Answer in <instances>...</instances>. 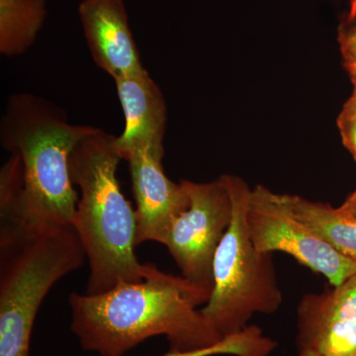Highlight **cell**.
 <instances>
[{
    "label": "cell",
    "instance_id": "30bf717a",
    "mask_svg": "<svg viewBox=\"0 0 356 356\" xmlns=\"http://www.w3.org/2000/svg\"><path fill=\"white\" fill-rule=\"evenodd\" d=\"M125 127L115 137L114 147L122 159L143 147H163L166 126L165 97L147 70L114 79Z\"/></svg>",
    "mask_w": 356,
    "mask_h": 356
},
{
    "label": "cell",
    "instance_id": "5b68a950",
    "mask_svg": "<svg viewBox=\"0 0 356 356\" xmlns=\"http://www.w3.org/2000/svg\"><path fill=\"white\" fill-rule=\"evenodd\" d=\"M189 206L173 222L165 247L186 280L212 290L213 262L233 219L225 175L210 182L181 180Z\"/></svg>",
    "mask_w": 356,
    "mask_h": 356
},
{
    "label": "cell",
    "instance_id": "9c48e42d",
    "mask_svg": "<svg viewBox=\"0 0 356 356\" xmlns=\"http://www.w3.org/2000/svg\"><path fill=\"white\" fill-rule=\"evenodd\" d=\"M79 16L91 58L112 79L144 72L124 0H81Z\"/></svg>",
    "mask_w": 356,
    "mask_h": 356
},
{
    "label": "cell",
    "instance_id": "ba28073f",
    "mask_svg": "<svg viewBox=\"0 0 356 356\" xmlns=\"http://www.w3.org/2000/svg\"><path fill=\"white\" fill-rule=\"evenodd\" d=\"M296 327L298 351L356 356V274L330 291L304 294Z\"/></svg>",
    "mask_w": 356,
    "mask_h": 356
},
{
    "label": "cell",
    "instance_id": "7a4b0ae2",
    "mask_svg": "<svg viewBox=\"0 0 356 356\" xmlns=\"http://www.w3.org/2000/svg\"><path fill=\"white\" fill-rule=\"evenodd\" d=\"M95 129L70 123L64 110L38 95H10L0 143L20 156L24 185L14 209L0 215V226L41 232L72 225L79 193L70 177V154Z\"/></svg>",
    "mask_w": 356,
    "mask_h": 356
},
{
    "label": "cell",
    "instance_id": "ac0fdd59",
    "mask_svg": "<svg viewBox=\"0 0 356 356\" xmlns=\"http://www.w3.org/2000/svg\"><path fill=\"white\" fill-rule=\"evenodd\" d=\"M346 23L356 24V0H353V2H351L350 15H348Z\"/></svg>",
    "mask_w": 356,
    "mask_h": 356
},
{
    "label": "cell",
    "instance_id": "4fadbf2b",
    "mask_svg": "<svg viewBox=\"0 0 356 356\" xmlns=\"http://www.w3.org/2000/svg\"><path fill=\"white\" fill-rule=\"evenodd\" d=\"M277 348V343L266 337L261 327L248 325L242 331L224 337L221 341L191 350H170L163 356H269Z\"/></svg>",
    "mask_w": 356,
    "mask_h": 356
},
{
    "label": "cell",
    "instance_id": "6da1fadb",
    "mask_svg": "<svg viewBox=\"0 0 356 356\" xmlns=\"http://www.w3.org/2000/svg\"><path fill=\"white\" fill-rule=\"evenodd\" d=\"M211 292L146 264L140 282H120L102 294L72 293L70 329L83 350L100 356H123L156 336L166 337L170 350L206 348L222 339L198 309Z\"/></svg>",
    "mask_w": 356,
    "mask_h": 356
},
{
    "label": "cell",
    "instance_id": "d6986e66",
    "mask_svg": "<svg viewBox=\"0 0 356 356\" xmlns=\"http://www.w3.org/2000/svg\"><path fill=\"white\" fill-rule=\"evenodd\" d=\"M296 356H322L318 355V353H315V351L312 350H302L299 351L298 355Z\"/></svg>",
    "mask_w": 356,
    "mask_h": 356
},
{
    "label": "cell",
    "instance_id": "2e32d148",
    "mask_svg": "<svg viewBox=\"0 0 356 356\" xmlns=\"http://www.w3.org/2000/svg\"><path fill=\"white\" fill-rule=\"evenodd\" d=\"M346 67L350 72L355 88H353V95L344 104L343 111L339 114V118L355 119L356 118V67L355 65H346Z\"/></svg>",
    "mask_w": 356,
    "mask_h": 356
},
{
    "label": "cell",
    "instance_id": "3957f363",
    "mask_svg": "<svg viewBox=\"0 0 356 356\" xmlns=\"http://www.w3.org/2000/svg\"><path fill=\"white\" fill-rule=\"evenodd\" d=\"M115 136L96 128L70 154L72 184L79 191L72 227L86 254V294H102L120 282L144 280L146 264L135 254L136 211L124 196L117 178L121 158Z\"/></svg>",
    "mask_w": 356,
    "mask_h": 356
},
{
    "label": "cell",
    "instance_id": "277c9868",
    "mask_svg": "<svg viewBox=\"0 0 356 356\" xmlns=\"http://www.w3.org/2000/svg\"><path fill=\"white\" fill-rule=\"evenodd\" d=\"M233 200V219L213 262L209 301L201 309L222 337L242 331L255 314H274L283 303L273 254L254 248L245 214L252 189L236 175H225Z\"/></svg>",
    "mask_w": 356,
    "mask_h": 356
},
{
    "label": "cell",
    "instance_id": "e0dca14e",
    "mask_svg": "<svg viewBox=\"0 0 356 356\" xmlns=\"http://www.w3.org/2000/svg\"><path fill=\"white\" fill-rule=\"evenodd\" d=\"M339 210L346 216L356 219V188L339 207Z\"/></svg>",
    "mask_w": 356,
    "mask_h": 356
},
{
    "label": "cell",
    "instance_id": "8fae6325",
    "mask_svg": "<svg viewBox=\"0 0 356 356\" xmlns=\"http://www.w3.org/2000/svg\"><path fill=\"white\" fill-rule=\"evenodd\" d=\"M281 205L339 254L356 264V219L329 204L276 193Z\"/></svg>",
    "mask_w": 356,
    "mask_h": 356
},
{
    "label": "cell",
    "instance_id": "52a82bcc",
    "mask_svg": "<svg viewBox=\"0 0 356 356\" xmlns=\"http://www.w3.org/2000/svg\"><path fill=\"white\" fill-rule=\"evenodd\" d=\"M165 147H143L126 156L130 168L137 220L136 245L156 242L165 245L173 222L188 208L184 184L166 177Z\"/></svg>",
    "mask_w": 356,
    "mask_h": 356
},
{
    "label": "cell",
    "instance_id": "9a60e30c",
    "mask_svg": "<svg viewBox=\"0 0 356 356\" xmlns=\"http://www.w3.org/2000/svg\"><path fill=\"white\" fill-rule=\"evenodd\" d=\"M337 126H339L344 147L350 151L356 161V118H337Z\"/></svg>",
    "mask_w": 356,
    "mask_h": 356
},
{
    "label": "cell",
    "instance_id": "5bb4252c",
    "mask_svg": "<svg viewBox=\"0 0 356 356\" xmlns=\"http://www.w3.org/2000/svg\"><path fill=\"white\" fill-rule=\"evenodd\" d=\"M339 42L346 65L356 67V24L344 22L339 28Z\"/></svg>",
    "mask_w": 356,
    "mask_h": 356
},
{
    "label": "cell",
    "instance_id": "8992f818",
    "mask_svg": "<svg viewBox=\"0 0 356 356\" xmlns=\"http://www.w3.org/2000/svg\"><path fill=\"white\" fill-rule=\"evenodd\" d=\"M245 222L259 252L290 255L301 266L324 276L332 287L356 274L355 262L339 254L295 219L281 205L276 193L264 185H257L250 192Z\"/></svg>",
    "mask_w": 356,
    "mask_h": 356
},
{
    "label": "cell",
    "instance_id": "7c38bea8",
    "mask_svg": "<svg viewBox=\"0 0 356 356\" xmlns=\"http://www.w3.org/2000/svg\"><path fill=\"white\" fill-rule=\"evenodd\" d=\"M47 13V0H0V54L13 58L29 50Z\"/></svg>",
    "mask_w": 356,
    "mask_h": 356
}]
</instances>
